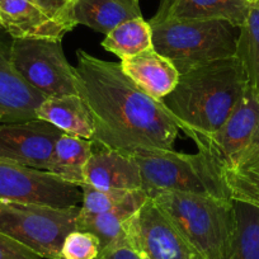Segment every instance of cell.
Here are the masks:
<instances>
[{
	"label": "cell",
	"mask_w": 259,
	"mask_h": 259,
	"mask_svg": "<svg viewBox=\"0 0 259 259\" xmlns=\"http://www.w3.org/2000/svg\"><path fill=\"white\" fill-rule=\"evenodd\" d=\"M36 118L54 124L68 135L87 140L94 136L93 118L79 94L49 97L36 109Z\"/></svg>",
	"instance_id": "obj_17"
},
{
	"label": "cell",
	"mask_w": 259,
	"mask_h": 259,
	"mask_svg": "<svg viewBox=\"0 0 259 259\" xmlns=\"http://www.w3.org/2000/svg\"><path fill=\"white\" fill-rule=\"evenodd\" d=\"M93 145L92 140L62 134L55 143L47 171L80 187L84 182V169L93 153Z\"/></svg>",
	"instance_id": "obj_20"
},
{
	"label": "cell",
	"mask_w": 259,
	"mask_h": 259,
	"mask_svg": "<svg viewBox=\"0 0 259 259\" xmlns=\"http://www.w3.org/2000/svg\"><path fill=\"white\" fill-rule=\"evenodd\" d=\"M236 236L228 259H259V208L234 201Z\"/></svg>",
	"instance_id": "obj_24"
},
{
	"label": "cell",
	"mask_w": 259,
	"mask_h": 259,
	"mask_svg": "<svg viewBox=\"0 0 259 259\" xmlns=\"http://www.w3.org/2000/svg\"><path fill=\"white\" fill-rule=\"evenodd\" d=\"M151 198L206 258H229L236 236L233 200L184 192H161Z\"/></svg>",
	"instance_id": "obj_3"
},
{
	"label": "cell",
	"mask_w": 259,
	"mask_h": 259,
	"mask_svg": "<svg viewBox=\"0 0 259 259\" xmlns=\"http://www.w3.org/2000/svg\"><path fill=\"white\" fill-rule=\"evenodd\" d=\"M124 239L146 259H207L149 198L123 226Z\"/></svg>",
	"instance_id": "obj_8"
},
{
	"label": "cell",
	"mask_w": 259,
	"mask_h": 259,
	"mask_svg": "<svg viewBox=\"0 0 259 259\" xmlns=\"http://www.w3.org/2000/svg\"><path fill=\"white\" fill-rule=\"evenodd\" d=\"M64 2H65V4H66V6L70 7V8L73 9V6H74V3H75L76 0H64Z\"/></svg>",
	"instance_id": "obj_30"
},
{
	"label": "cell",
	"mask_w": 259,
	"mask_h": 259,
	"mask_svg": "<svg viewBox=\"0 0 259 259\" xmlns=\"http://www.w3.org/2000/svg\"><path fill=\"white\" fill-rule=\"evenodd\" d=\"M119 64L123 73L136 85L158 101H163L176 88L181 76L176 66L154 47L121 60Z\"/></svg>",
	"instance_id": "obj_16"
},
{
	"label": "cell",
	"mask_w": 259,
	"mask_h": 259,
	"mask_svg": "<svg viewBox=\"0 0 259 259\" xmlns=\"http://www.w3.org/2000/svg\"><path fill=\"white\" fill-rule=\"evenodd\" d=\"M0 28H2V26H0Z\"/></svg>",
	"instance_id": "obj_36"
},
{
	"label": "cell",
	"mask_w": 259,
	"mask_h": 259,
	"mask_svg": "<svg viewBox=\"0 0 259 259\" xmlns=\"http://www.w3.org/2000/svg\"><path fill=\"white\" fill-rule=\"evenodd\" d=\"M80 206L57 208L29 202L0 201V234L38 254L42 259H62L64 239L76 230Z\"/></svg>",
	"instance_id": "obj_6"
},
{
	"label": "cell",
	"mask_w": 259,
	"mask_h": 259,
	"mask_svg": "<svg viewBox=\"0 0 259 259\" xmlns=\"http://www.w3.org/2000/svg\"><path fill=\"white\" fill-rule=\"evenodd\" d=\"M0 259H42L38 254L9 236L0 234Z\"/></svg>",
	"instance_id": "obj_27"
},
{
	"label": "cell",
	"mask_w": 259,
	"mask_h": 259,
	"mask_svg": "<svg viewBox=\"0 0 259 259\" xmlns=\"http://www.w3.org/2000/svg\"><path fill=\"white\" fill-rule=\"evenodd\" d=\"M140 258H141V256H140ZM141 259H146V258H141Z\"/></svg>",
	"instance_id": "obj_35"
},
{
	"label": "cell",
	"mask_w": 259,
	"mask_h": 259,
	"mask_svg": "<svg viewBox=\"0 0 259 259\" xmlns=\"http://www.w3.org/2000/svg\"><path fill=\"white\" fill-rule=\"evenodd\" d=\"M2 121H3V114L0 113V122H2Z\"/></svg>",
	"instance_id": "obj_32"
},
{
	"label": "cell",
	"mask_w": 259,
	"mask_h": 259,
	"mask_svg": "<svg viewBox=\"0 0 259 259\" xmlns=\"http://www.w3.org/2000/svg\"><path fill=\"white\" fill-rule=\"evenodd\" d=\"M9 54L22 78L47 98L78 94L75 66L65 57L60 39L13 38Z\"/></svg>",
	"instance_id": "obj_7"
},
{
	"label": "cell",
	"mask_w": 259,
	"mask_h": 259,
	"mask_svg": "<svg viewBox=\"0 0 259 259\" xmlns=\"http://www.w3.org/2000/svg\"><path fill=\"white\" fill-rule=\"evenodd\" d=\"M153 47L176 66L188 73L219 60L235 56L239 28L225 21H149Z\"/></svg>",
	"instance_id": "obj_4"
},
{
	"label": "cell",
	"mask_w": 259,
	"mask_h": 259,
	"mask_svg": "<svg viewBox=\"0 0 259 259\" xmlns=\"http://www.w3.org/2000/svg\"><path fill=\"white\" fill-rule=\"evenodd\" d=\"M62 131L42 119L0 123V160L49 170Z\"/></svg>",
	"instance_id": "obj_11"
},
{
	"label": "cell",
	"mask_w": 259,
	"mask_h": 259,
	"mask_svg": "<svg viewBox=\"0 0 259 259\" xmlns=\"http://www.w3.org/2000/svg\"><path fill=\"white\" fill-rule=\"evenodd\" d=\"M149 198L148 193L143 189L131 191L126 200L112 210L93 216H78L76 230L88 231L96 235L101 241L102 250L124 241V224Z\"/></svg>",
	"instance_id": "obj_18"
},
{
	"label": "cell",
	"mask_w": 259,
	"mask_h": 259,
	"mask_svg": "<svg viewBox=\"0 0 259 259\" xmlns=\"http://www.w3.org/2000/svg\"><path fill=\"white\" fill-rule=\"evenodd\" d=\"M140 168L143 191L149 197L161 192H184L230 198L224 176L201 151L148 150L131 155ZM231 200V198H230Z\"/></svg>",
	"instance_id": "obj_5"
},
{
	"label": "cell",
	"mask_w": 259,
	"mask_h": 259,
	"mask_svg": "<svg viewBox=\"0 0 259 259\" xmlns=\"http://www.w3.org/2000/svg\"><path fill=\"white\" fill-rule=\"evenodd\" d=\"M249 2H256V0H249Z\"/></svg>",
	"instance_id": "obj_33"
},
{
	"label": "cell",
	"mask_w": 259,
	"mask_h": 259,
	"mask_svg": "<svg viewBox=\"0 0 259 259\" xmlns=\"http://www.w3.org/2000/svg\"><path fill=\"white\" fill-rule=\"evenodd\" d=\"M83 184L99 189H143L140 168L131 155L99 148L93 150L85 169Z\"/></svg>",
	"instance_id": "obj_15"
},
{
	"label": "cell",
	"mask_w": 259,
	"mask_h": 259,
	"mask_svg": "<svg viewBox=\"0 0 259 259\" xmlns=\"http://www.w3.org/2000/svg\"><path fill=\"white\" fill-rule=\"evenodd\" d=\"M235 57L248 87L259 97V0L251 4L245 23L239 28Z\"/></svg>",
	"instance_id": "obj_23"
},
{
	"label": "cell",
	"mask_w": 259,
	"mask_h": 259,
	"mask_svg": "<svg viewBox=\"0 0 259 259\" xmlns=\"http://www.w3.org/2000/svg\"><path fill=\"white\" fill-rule=\"evenodd\" d=\"M254 2L249 0H160L153 21H225L240 28Z\"/></svg>",
	"instance_id": "obj_14"
},
{
	"label": "cell",
	"mask_w": 259,
	"mask_h": 259,
	"mask_svg": "<svg viewBox=\"0 0 259 259\" xmlns=\"http://www.w3.org/2000/svg\"><path fill=\"white\" fill-rule=\"evenodd\" d=\"M102 251V244L93 234L74 230L66 235L61 246L62 259H97Z\"/></svg>",
	"instance_id": "obj_26"
},
{
	"label": "cell",
	"mask_w": 259,
	"mask_h": 259,
	"mask_svg": "<svg viewBox=\"0 0 259 259\" xmlns=\"http://www.w3.org/2000/svg\"><path fill=\"white\" fill-rule=\"evenodd\" d=\"M75 71L78 94L93 118L94 145L124 155L173 149L179 128L170 112L136 85L119 62L79 50Z\"/></svg>",
	"instance_id": "obj_1"
},
{
	"label": "cell",
	"mask_w": 259,
	"mask_h": 259,
	"mask_svg": "<svg viewBox=\"0 0 259 259\" xmlns=\"http://www.w3.org/2000/svg\"><path fill=\"white\" fill-rule=\"evenodd\" d=\"M81 196L80 187L50 171L0 160V201L69 208L79 206Z\"/></svg>",
	"instance_id": "obj_9"
},
{
	"label": "cell",
	"mask_w": 259,
	"mask_h": 259,
	"mask_svg": "<svg viewBox=\"0 0 259 259\" xmlns=\"http://www.w3.org/2000/svg\"><path fill=\"white\" fill-rule=\"evenodd\" d=\"M29 85L12 64L9 47L0 39V123L36 119V109L46 99Z\"/></svg>",
	"instance_id": "obj_13"
},
{
	"label": "cell",
	"mask_w": 259,
	"mask_h": 259,
	"mask_svg": "<svg viewBox=\"0 0 259 259\" xmlns=\"http://www.w3.org/2000/svg\"><path fill=\"white\" fill-rule=\"evenodd\" d=\"M80 188L83 196L79 216H93L112 210L123 202L131 192L119 189H99L89 184H81Z\"/></svg>",
	"instance_id": "obj_25"
},
{
	"label": "cell",
	"mask_w": 259,
	"mask_h": 259,
	"mask_svg": "<svg viewBox=\"0 0 259 259\" xmlns=\"http://www.w3.org/2000/svg\"><path fill=\"white\" fill-rule=\"evenodd\" d=\"M224 181L231 200L259 208V145L225 171Z\"/></svg>",
	"instance_id": "obj_22"
},
{
	"label": "cell",
	"mask_w": 259,
	"mask_h": 259,
	"mask_svg": "<svg viewBox=\"0 0 259 259\" xmlns=\"http://www.w3.org/2000/svg\"><path fill=\"white\" fill-rule=\"evenodd\" d=\"M97 259H141L126 240L103 249Z\"/></svg>",
	"instance_id": "obj_29"
},
{
	"label": "cell",
	"mask_w": 259,
	"mask_h": 259,
	"mask_svg": "<svg viewBox=\"0 0 259 259\" xmlns=\"http://www.w3.org/2000/svg\"><path fill=\"white\" fill-rule=\"evenodd\" d=\"M102 47L121 60L136 56L153 49V29L143 17L128 19L106 34Z\"/></svg>",
	"instance_id": "obj_21"
},
{
	"label": "cell",
	"mask_w": 259,
	"mask_h": 259,
	"mask_svg": "<svg viewBox=\"0 0 259 259\" xmlns=\"http://www.w3.org/2000/svg\"><path fill=\"white\" fill-rule=\"evenodd\" d=\"M37 3L54 18L59 19L62 23L74 29L76 27L73 18V9L65 4L64 0H36Z\"/></svg>",
	"instance_id": "obj_28"
},
{
	"label": "cell",
	"mask_w": 259,
	"mask_h": 259,
	"mask_svg": "<svg viewBox=\"0 0 259 259\" xmlns=\"http://www.w3.org/2000/svg\"><path fill=\"white\" fill-rule=\"evenodd\" d=\"M2 2H3V0H0V3H2Z\"/></svg>",
	"instance_id": "obj_34"
},
{
	"label": "cell",
	"mask_w": 259,
	"mask_h": 259,
	"mask_svg": "<svg viewBox=\"0 0 259 259\" xmlns=\"http://www.w3.org/2000/svg\"><path fill=\"white\" fill-rule=\"evenodd\" d=\"M143 17L140 0H76L73 6L75 24L107 34L128 19Z\"/></svg>",
	"instance_id": "obj_19"
},
{
	"label": "cell",
	"mask_w": 259,
	"mask_h": 259,
	"mask_svg": "<svg viewBox=\"0 0 259 259\" xmlns=\"http://www.w3.org/2000/svg\"><path fill=\"white\" fill-rule=\"evenodd\" d=\"M259 145V131H258V135H256V139H255V143H254V145H253V148H255V146H258ZM251 148V149H253Z\"/></svg>",
	"instance_id": "obj_31"
},
{
	"label": "cell",
	"mask_w": 259,
	"mask_h": 259,
	"mask_svg": "<svg viewBox=\"0 0 259 259\" xmlns=\"http://www.w3.org/2000/svg\"><path fill=\"white\" fill-rule=\"evenodd\" d=\"M258 131L259 97L248 87L225 123L197 149L224 176L253 148Z\"/></svg>",
	"instance_id": "obj_10"
},
{
	"label": "cell",
	"mask_w": 259,
	"mask_h": 259,
	"mask_svg": "<svg viewBox=\"0 0 259 259\" xmlns=\"http://www.w3.org/2000/svg\"><path fill=\"white\" fill-rule=\"evenodd\" d=\"M246 88L243 68L234 56L181 74L161 102L178 128L200 148L225 123Z\"/></svg>",
	"instance_id": "obj_2"
},
{
	"label": "cell",
	"mask_w": 259,
	"mask_h": 259,
	"mask_svg": "<svg viewBox=\"0 0 259 259\" xmlns=\"http://www.w3.org/2000/svg\"><path fill=\"white\" fill-rule=\"evenodd\" d=\"M0 26L12 38L60 39L73 29L50 16L36 0H3Z\"/></svg>",
	"instance_id": "obj_12"
}]
</instances>
